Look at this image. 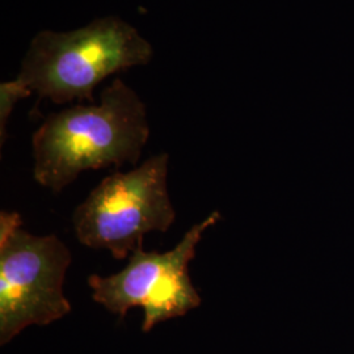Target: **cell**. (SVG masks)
Wrapping results in <instances>:
<instances>
[{
  "mask_svg": "<svg viewBox=\"0 0 354 354\" xmlns=\"http://www.w3.org/2000/svg\"><path fill=\"white\" fill-rule=\"evenodd\" d=\"M152 57L151 44L134 26L106 16L68 32H38L17 77L39 99L93 104V91L106 77L147 64Z\"/></svg>",
  "mask_w": 354,
  "mask_h": 354,
  "instance_id": "2",
  "label": "cell"
},
{
  "mask_svg": "<svg viewBox=\"0 0 354 354\" xmlns=\"http://www.w3.org/2000/svg\"><path fill=\"white\" fill-rule=\"evenodd\" d=\"M168 160L162 152L130 172L105 177L74 213L79 241L124 260L146 234L171 227L176 214L167 188Z\"/></svg>",
  "mask_w": 354,
  "mask_h": 354,
  "instance_id": "4",
  "label": "cell"
},
{
  "mask_svg": "<svg viewBox=\"0 0 354 354\" xmlns=\"http://www.w3.org/2000/svg\"><path fill=\"white\" fill-rule=\"evenodd\" d=\"M32 89L26 86V83L16 77L13 80L3 82L0 84V145H4L7 138V122L12 113L13 108L16 104L29 97L32 95Z\"/></svg>",
  "mask_w": 354,
  "mask_h": 354,
  "instance_id": "6",
  "label": "cell"
},
{
  "mask_svg": "<svg viewBox=\"0 0 354 354\" xmlns=\"http://www.w3.org/2000/svg\"><path fill=\"white\" fill-rule=\"evenodd\" d=\"M17 213H0V344L71 311L64 292L71 253L55 235L35 236Z\"/></svg>",
  "mask_w": 354,
  "mask_h": 354,
  "instance_id": "3",
  "label": "cell"
},
{
  "mask_svg": "<svg viewBox=\"0 0 354 354\" xmlns=\"http://www.w3.org/2000/svg\"><path fill=\"white\" fill-rule=\"evenodd\" d=\"M221 218L219 212L194 225L171 251L146 252L140 245L125 269L109 277L91 276L92 298L108 311L124 319L133 307H142V329L151 330L158 323L184 317L198 307L201 298L190 281L188 266L203 232Z\"/></svg>",
  "mask_w": 354,
  "mask_h": 354,
  "instance_id": "5",
  "label": "cell"
},
{
  "mask_svg": "<svg viewBox=\"0 0 354 354\" xmlns=\"http://www.w3.org/2000/svg\"><path fill=\"white\" fill-rule=\"evenodd\" d=\"M150 137L145 102L117 77L100 104H77L51 113L33 136L35 178L59 193L82 172L136 165Z\"/></svg>",
  "mask_w": 354,
  "mask_h": 354,
  "instance_id": "1",
  "label": "cell"
}]
</instances>
